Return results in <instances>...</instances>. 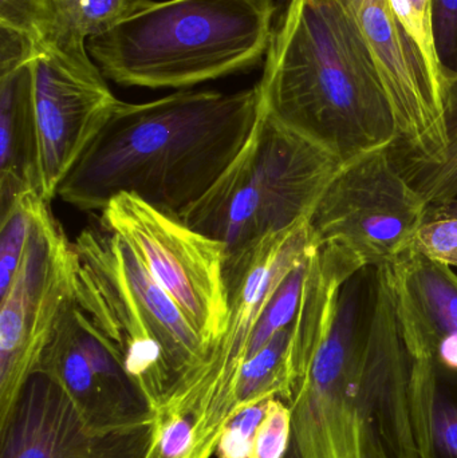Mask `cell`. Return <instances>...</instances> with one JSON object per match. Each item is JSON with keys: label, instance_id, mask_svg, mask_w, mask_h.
I'll return each instance as SVG.
<instances>
[{"label": "cell", "instance_id": "cell-5", "mask_svg": "<svg viewBox=\"0 0 457 458\" xmlns=\"http://www.w3.org/2000/svg\"><path fill=\"white\" fill-rule=\"evenodd\" d=\"M72 298L123 360L155 413L169 387L200 365L206 346L126 240L83 229L72 242Z\"/></svg>", "mask_w": 457, "mask_h": 458}, {"label": "cell", "instance_id": "cell-12", "mask_svg": "<svg viewBox=\"0 0 457 458\" xmlns=\"http://www.w3.org/2000/svg\"><path fill=\"white\" fill-rule=\"evenodd\" d=\"M375 61L396 120L394 152L437 164L447 150L443 89L389 0H337Z\"/></svg>", "mask_w": 457, "mask_h": 458}, {"label": "cell", "instance_id": "cell-27", "mask_svg": "<svg viewBox=\"0 0 457 458\" xmlns=\"http://www.w3.org/2000/svg\"><path fill=\"white\" fill-rule=\"evenodd\" d=\"M45 0H0V29L35 39L42 23Z\"/></svg>", "mask_w": 457, "mask_h": 458}, {"label": "cell", "instance_id": "cell-25", "mask_svg": "<svg viewBox=\"0 0 457 458\" xmlns=\"http://www.w3.org/2000/svg\"><path fill=\"white\" fill-rule=\"evenodd\" d=\"M267 401L243 409L228 422L217 443L215 452L217 458H250Z\"/></svg>", "mask_w": 457, "mask_h": 458}, {"label": "cell", "instance_id": "cell-24", "mask_svg": "<svg viewBox=\"0 0 457 458\" xmlns=\"http://www.w3.org/2000/svg\"><path fill=\"white\" fill-rule=\"evenodd\" d=\"M292 432V409L281 398H271L255 435L250 458H286Z\"/></svg>", "mask_w": 457, "mask_h": 458}, {"label": "cell", "instance_id": "cell-1", "mask_svg": "<svg viewBox=\"0 0 457 458\" xmlns=\"http://www.w3.org/2000/svg\"><path fill=\"white\" fill-rule=\"evenodd\" d=\"M354 275L334 314L292 327L286 458H421L410 360L385 267Z\"/></svg>", "mask_w": 457, "mask_h": 458}, {"label": "cell", "instance_id": "cell-4", "mask_svg": "<svg viewBox=\"0 0 457 458\" xmlns=\"http://www.w3.org/2000/svg\"><path fill=\"white\" fill-rule=\"evenodd\" d=\"M275 16V0H131L86 46L118 85L185 90L266 58Z\"/></svg>", "mask_w": 457, "mask_h": 458}, {"label": "cell", "instance_id": "cell-8", "mask_svg": "<svg viewBox=\"0 0 457 458\" xmlns=\"http://www.w3.org/2000/svg\"><path fill=\"white\" fill-rule=\"evenodd\" d=\"M427 208L392 145L341 165L309 215V229L316 247L338 245L377 269L412 250Z\"/></svg>", "mask_w": 457, "mask_h": 458}, {"label": "cell", "instance_id": "cell-22", "mask_svg": "<svg viewBox=\"0 0 457 458\" xmlns=\"http://www.w3.org/2000/svg\"><path fill=\"white\" fill-rule=\"evenodd\" d=\"M311 255V253H310ZM310 258V256H309ZM309 258L298 264L282 283L281 287L274 293L267 306L263 310L259 320L252 334L250 346V360L262 350L275 334L289 327L294 322L302 295L303 282Z\"/></svg>", "mask_w": 457, "mask_h": 458}, {"label": "cell", "instance_id": "cell-18", "mask_svg": "<svg viewBox=\"0 0 457 458\" xmlns=\"http://www.w3.org/2000/svg\"><path fill=\"white\" fill-rule=\"evenodd\" d=\"M131 0H45L42 23L32 40L88 43L112 27Z\"/></svg>", "mask_w": 457, "mask_h": 458}, {"label": "cell", "instance_id": "cell-19", "mask_svg": "<svg viewBox=\"0 0 457 458\" xmlns=\"http://www.w3.org/2000/svg\"><path fill=\"white\" fill-rule=\"evenodd\" d=\"M445 131L447 150L437 164L419 163L400 157V166L410 184L419 191L427 204L457 200V74H445L444 96Z\"/></svg>", "mask_w": 457, "mask_h": 458}, {"label": "cell", "instance_id": "cell-26", "mask_svg": "<svg viewBox=\"0 0 457 458\" xmlns=\"http://www.w3.org/2000/svg\"><path fill=\"white\" fill-rule=\"evenodd\" d=\"M432 29L445 74H457V0H432Z\"/></svg>", "mask_w": 457, "mask_h": 458}, {"label": "cell", "instance_id": "cell-15", "mask_svg": "<svg viewBox=\"0 0 457 458\" xmlns=\"http://www.w3.org/2000/svg\"><path fill=\"white\" fill-rule=\"evenodd\" d=\"M408 352L424 355L442 384L457 389V274L410 250L385 266Z\"/></svg>", "mask_w": 457, "mask_h": 458}, {"label": "cell", "instance_id": "cell-3", "mask_svg": "<svg viewBox=\"0 0 457 458\" xmlns=\"http://www.w3.org/2000/svg\"><path fill=\"white\" fill-rule=\"evenodd\" d=\"M258 86L263 107L345 164L396 144L375 61L337 0H284Z\"/></svg>", "mask_w": 457, "mask_h": 458}, {"label": "cell", "instance_id": "cell-2", "mask_svg": "<svg viewBox=\"0 0 457 458\" xmlns=\"http://www.w3.org/2000/svg\"><path fill=\"white\" fill-rule=\"evenodd\" d=\"M260 102L258 83L233 93L179 90L142 104L120 101L56 198L102 212L129 193L179 219L243 149Z\"/></svg>", "mask_w": 457, "mask_h": 458}, {"label": "cell", "instance_id": "cell-16", "mask_svg": "<svg viewBox=\"0 0 457 458\" xmlns=\"http://www.w3.org/2000/svg\"><path fill=\"white\" fill-rule=\"evenodd\" d=\"M32 39L0 29V211L39 192V141L32 83ZM40 195V193H39Z\"/></svg>", "mask_w": 457, "mask_h": 458}, {"label": "cell", "instance_id": "cell-6", "mask_svg": "<svg viewBox=\"0 0 457 458\" xmlns=\"http://www.w3.org/2000/svg\"><path fill=\"white\" fill-rule=\"evenodd\" d=\"M341 165L325 148L276 121L260 102L243 149L179 219L224 245L225 268L266 236L308 219Z\"/></svg>", "mask_w": 457, "mask_h": 458}, {"label": "cell", "instance_id": "cell-28", "mask_svg": "<svg viewBox=\"0 0 457 458\" xmlns=\"http://www.w3.org/2000/svg\"><path fill=\"white\" fill-rule=\"evenodd\" d=\"M424 34L435 43L432 29V0H408Z\"/></svg>", "mask_w": 457, "mask_h": 458}, {"label": "cell", "instance_id": "cell-20", "mask_svg": "<svg viewBox=\"0 0 457 458\" xmlns=\"http://www.w3.org/2000/svg\"><path fill=\"white\" fill-rule=\"evenodd\" d=\"M292 326L279 331L270 342L247 360L238 390V413L271 398L284 400L287 387V354Z\"/></svg>", "mask_w": 457, "mask_h": 458}, {"label": "cell", "instance_id": "cell-9", "mask_svg": "<svg viewBox=\"0 0 457 458\" xmlns=\"http://www.w3.org/2000/svg\"><path fill=\"white\" fill-rule=\"evenodd\" d=\"M99 225L134 248L200 336L207 354L228 320L224 245L129 193L107 203Z\"/></svg>", "mask_w": 457, "mask_h": 458}, {"label": "cell", "instance_id": "cell-21", "mask_svg": "<svg viewBox=\"0 0 457 458\" xmlns=\"http://www.w3.org/2000/svg\"><path fill=\"white\" fill-rule=\"evenodd\" d=\"M40 199L43 198L39 192L30 191L0 214V295L10 287L18 271L29 242L35 207Z\"/></svg>", "mask_w": 457, "mask_h": 458}, {"label": "cell", "instance_id": "cell-11", "mask_svg": "<svg viewBox=\"0 0 457 458\" xmlns=\"http://www.w3.org/2000/svg\"><path fill=\"white\" fill-rule=\"evenodd\" d=\"M31 66L39 141V193L51 203L120 99L110 90L86 43L32 40Z\"/></svg>", "mask_w": 457, "mask_h": 458}, {"label": "cell", "instance_id": "cell-17", "mask_svg": "<svg viewBox=\"0 0 457 458\" xmlns=\"http://www.w3.org/2000/svg\"><path fill=\"white\" fill-rule=\"evenodd\" d=\"M408 360L410 414L421 458H457V389L440 384L426 358Z\"/></svg>", "mask_w": 457, "mask_h": 458}, {"label": "cell", "instance_id": "cell-23", "mask_svg": "<svg viewBox=\"0 0 457 458\" xmlns=\"http://www.w3.org/2000/svg\"><path fill=\"white\" fill-rule=\"evenodd\" d=\"M412 250L457 269V200L428 204Z\"/></svg>", "mask_w": 457, "mask_h": 458}, {"label": "cell", "instance_id": "cell-14", "mask_svg": "<svg viewBox=\"0 0 457 458\" xmlns=\"http://www.w3.org/2000/svg\"><path fill=\"white\" fill-rule=\"evenodd\" d=\"M37 371L58 379L97 429L137 427L156 417L131 392L125 370L110 347L83 330L72 298L56 323Z\"/></svg>", "mask_w": 457, "mask_h": 458}, {"label": "cell", "instance_id": "cell-7", "mask_svg": "<svg viewBox=\"0 0 457 458\" xmlns=\"http://www.w3.org/2000/svg\"><path fill=\"white\" fill-rule=\"evenodd\" d=\"M308 219L266 236L225 267L228 320L198 368L177 379L156 414H179L192 425L188 458H212L228 422L238 414L241 370L250 360L255 326L287 275L313 252Z\"/></svg>", "mask_w": 457, "mask_h": 458}, {"label": "cell", "instance_id": "cell-13", "mask_svg": "<svg viewBox=\"0 0 457 458\" xmlns=\"http://www.w3.org/2000/svg\"><path fill=\"white\" fill-rule=\"evenodd\" d=\"M155 436L156 417L137 427L97 429L58 379L37 371L0 430V458H148Z\"/></svg>", "mask_w": 457, "mask_h": 458}, {"label": "cell", "instance_id": "cell-10", "mask_svg": "<svg viewBox=\"0 0 457 458\" xmlns=\"http://www.w3.org/2000/svg\"><path fill=\"white\" fill-rule=\"evenodd\" d=\"M72 242L40 199L18 271L0 295V430L72 298Z\"/></svg>", "mask_w": 457, "mask_h": 458}]
</instances>
